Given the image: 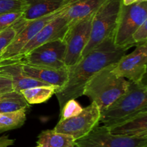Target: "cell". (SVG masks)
Instances as JSON below:
<instances>
[{
	"instance_id": "6da1fadb",
	"label": "cell",
	"mask_w": 147,
	"mask_h": 147,
	"mask_svg": "<svg viewBox=\"0 0 147 147\" xmlns=\"http://www.w3.org/2000/svg\"><path fill=\"white\" fill-rule=\"evenodd\" d=\"M127 50L126 48L115 45L112 35L82 56L76 64L67 67V81L55 93L60 108L67 101L81 97L89 79L108 65L119 61Z\"/></svg>"
},
{
	"instance_id": "7a4b0ae2",
	"label": "cell",
	"mask_w": 147,
	"mask_h": 147,
	"mask_svg": "<svg viewBox=\"0 0 147 147\" xmlns=\"http://www.w3.org/2000/svg\"><path fill=\"white\" fill-rule=\"evenodd\" d=\"M116 63L108 65L93 75L83 89V95L95 102L100 111L107 108L124 94L130 83L129 81L113 73V69Z\"/></svg>"
},
{
	"instance_id": "3957f363",
	"label": "cell",
	"mask_w": 147,
	"mask_h": 147,
	"mask_svg": "<svg viewBox=\"0 0 147 147\" xmlns=\"http://www.w3.org/2000/svg\"><path fill=\"white\" fill-rule=\"evenodd\" d=\"M147 110V86L143 82H130L127 90L111 105L100 111V122L110 127L129 117Z\"/></svg>"
},
{
	"instance_id": "277c9868",
	"label": "cell",
	"mask_w": 147,
	"mask_h": 147,
	"mask_svg": "<svg viewBox=\"0 0 147 147\" xmlns=\"http://www.w3.org/2000/svg\"><path fill=\"white\" fill-rule=\"evenodd\" d=\"M121 6V0H108L95 12L88 43L83 50L81 57L113 35Z\"/></svg>"
},
{
	"instance_id": "5b68a950",
	"label": "cell",
	"mask_w": 147,
	"mask_h": 147,
	"mask_svg": "<svg viewBox=\"0 0 147 147\" xmlns=\"http://www.w3.org/2000/svg\"><path fill=\"white\" fill-rule=\"evenodd\" d=\"M147 20V1L136 2L129 6L122 4L117 24L113 32L116 46L129 50L135 46L132 35L136 29Z\"/></svg>"
},
{
	"instance_id": "8992f818",
	"label": "cell",
	"mask_w": 147,
	"mask_h": 147,
	"mask_svg": "<svg viewBox=\"0 0 147 147\" xmlns=\"http://www.w3.org/2000/svg\"><path fill=\"white\" fill-rule=\"evenodd\" d=\"M147 137L113 134L104 125L95 127L87 135L75 141V147H146Z\"/></svg>"
},
{
	"instance_id": "52a82bcc",
	"label": "cell",
	"mask_w": 147,
	"mask_h": 147,
	"mask_svg": "<svg viewBox=\"0 0 147 147\" xmlns=\"http://www.w3.org/2000/svg\"><path fill=\"white\" fill-rule=\"evenodd\" d=\"M94 14L76 20L69 25L63 38L66 45L65 63L67 67L76 64L81 58L82 53L88 43Z\"/></svg>"
},
{
	"instance_id": "ba28073f",
	"label": "cell",
	"mask_w": 147,
	"mask_h": 147,
	"mask_svg": "<svg viewBox=\"0 0 147 147\" xmlns=\"http://www.w3.org/2000/svg\"><path fill=\"white\" fill-rule=\"evenodd\" d=\"M100 110L95 102L83 108L78 115L65 120H60L54 131L58 133L70 135L76 140L87 135L91 130L98 125Z\"/></svg>"
},
{
	"instance_id": "9c48e42d",
	"label": "cell",
	"mask_w": 147,
	"mask_h": 147,
	"mask_svg": "<svg viewBox=\"0 0 147 147\" xmlns=\"http://www.w3.org/2000/svg\"><path fill=\"white\" fill-rule=\"evenodd\" d=\"M66 45L63 39H57L35 48L20 60L27 64L41 67L62 69L65 63Z\"/></svg>"
},
{
	"instance_id": "30bf717a",
	"label": "cell",
	"mask_w": 147,
	"mask_h": 147,
	"mask_svg": "<svg viewBox=\"0 0 147 147\" xmlns=\"http://www.w3.org/2000/svg\"><path fill=\"white\" fill-rule=\"evenodd\" d=\"M69 3V4H70ZM67 4L65 7L51 14L42 16L35 20L25 21L22 18V28L16 34L15 37L12 41L9 44L5 50L0 55V61L11 59L17 56L23 47L34 37L45 26L48 24L55 17L63 12L69 5Z\"/></svg>"
},
{
	"instance_id": "8fae6325",
	"label": "cell",
	"mask_w": 147,
	"mask_h": 147,
	"mask_svg": "<svg viewBox=\"0 0 147 147\" xmlns=\"http://www.w3.org/2000/svg\"><path fill=\"white\" fill-rule=\"evenodd\" d=\"M147 43L136 46L129 54H125L115 64L113 71L116 76L128 79L129 82L140 83L146 74Z\"/></svg>"
},
{
	"instance_id": "7c38bea8",
	"label": "cell",
	"mask_w": 147,
	"mask_h": 147,
	"mask_svg": "<svg viewBox=\"0 0 147 147\" xmlns=\"http://www.w3.org/2000/svg\"><path fill=\"white\" fill-rule=\"evenodd\" d=\"M65 10L57 17H55L53 20H51L48 24H46L22 48L17 56L11 59L20 60L29 52L44 43L57 39L64 38L66 32L70 25V22L64 14Z\"/></svg>"
},
{
	"instance_id": "4fadbf2b",
	"label": "cell",
	"mask_w": 147,
	"mask_h": 147,
	"mask_svg": "<svg viewBox=\"0 0 147 147\" xmlns=\"http://www.w3.org/2000/svg\"><path fill=\"white\" fill-rule=\"evenodd\" d=\"M0 75L9 78L12 82L14 90L18 92L34 86L49 85L26 76L22 69L20 60L18 59L0 61Z\"/></svg>"
},
{
	"instance_id": "5bb4252c",
	"label": "cell",
	"mask_w": 147,
	"mask_h": 147,
	"mask_svg": "<svg viewBox=\"0 0 147 147\" xmlns=\"http://www.w3.org/2000/svg\"><path fill=\"white\" fill-rule=\"evenodd\" d=\"M22 69L26 76L49 85L61 88L65 84L68 76L67 67L62 69L41 67L24 63L20 60ZM58 88V89H59Z\"/></svg>"
},
{
	"instance_id": "9a60e30c",
	"label": "cell",
	"mask_w": 147,
	"mask_h": 147,
	"mask_svg": "<svg viewBox=\"0 0 147 147\" xmlns=\"http://www.w3.org/2000/svg\"><path fill=\"white\" fill-rule=\"evenodd\" d=\"M108 128L113 134L130 137H147V110L129 117Z\"/></svg>"
},
{
	"instance_id": "2e32d148",
	"label": "cell",
	"mask_w": 147,
	"mask_h": 147,
	"mask_svg": "<svg viewBox=\"0 0 147 147\" xmlns=\"http://www.w3.org/2000/svg\"><path fill=\"white\" fill-rule=\"evenodd\" d=\"M71 0H24L27 8L22 18L25 21L55 12L65 7Z\"/></svg>"
},
{
	"instance_id": "e0dca14e",
	"label": "cell",
	"mask_w": 147,
	"mask_h": 147,
	"mask_svg": "<svg viewBox=\"0 0 147 147\" xmlns=\"http://www.w3.org/2000/svg\"><path fill=\"white\" fill-rule=\"evenodd\" d=\"M108 0H71L65 10V15L69 22L83 18L96 12Z\"/></svg>"
},
{
	"instance_id": "ac0fdd59",
	"label": "cell",
	"mask_w": 147,
	"mask_h": 147,
	"mask_svg": "<svg viewBox=\"0 0 147 147\" xmlns=\"http://www.w3.org/2000/svg\"><path fill=\"white\" fill-rule=\"evenodd\" d=\"M37 144L40 147H75V139L54 130H45L39 134Z\"/></svg>"
},
{
	"instance_id": "d6986e66",
	"label": "cell",
	"mask_w": 147,
	"mask_h": 147,
	"mask_svg": "<svg viewBox=\"0 0 147 147\" xmlns=\"http://www.w3.org/2000/svg\"><path fill=\"white\" fill-rule=\"evenodd\" d=\"M58 86L55 85L39 86L20 91L24 99L29 105L41 104L48 100L55 95Z\"/></svg>"
},
{
	"instance_id": "ffe728a7",
	"label": "cell",
	"mask_w": 147,
	"mask_h": 147,
	"mask_svg": "<svg viewBox=\"0 0 147 147\" xmlns=\"http://www.w3.org/2000/svg\"><path fill=\"white\" fill-rule=\"evenodd\" d=\"M27 108L9 112L0 113V133L21 128L27 120Z\"/></svg>"
},
{
	"instance_id": "44dd1931",
	"label": "cell",
	"mask_w": 147,
	"mask_h": 147,
	"mask_svg": "<svg viewBox=\"0 0 147 147\" xmlns=\"http://www.w3.org/2000/svg\"><path fill=\"white\" fill-rule=\"evenodd\" d=\"M24 0H0V14L13 12L25 11Z\"/></svg>"
},
{
	"instance_id": "7402d4cb",
	"label": "cell",
	"mask_w": 147,
	"mask_h": 147,
	"mask_svg": "<svg viewBox=\"0 0 147 147\" xmlns=\"http://www.w3.org/2000/svg\"><path fill=\"white\" fill-rule=\"evenodd\" d=\"M23 108H29V104L26 102L24 97L6 99L0 102V113L13 112Z\"/></svg>"
},
{
	"instance_id": "603a6c76",
	"label": "cell",
	"mask_w": 147,
	"mask_h": 147,
	"mask_svg": "<svg viewBox=\"0 0 147 147\" xmlns=\"http://www.w3.org/2000/svg\"><path fill=\"white\" fill-rule=\"evenodd\" d=\"M83 108L76 100L70 99L67 101L61 108V118L60 120L67 119L78 115L83 111Z\"/></svg>"
},
{
	"instance_id": "cb8c5ba5",
	"label": "cell",
	"mask_w": 147,
	"mask_h": 147,
	"mask_svg": "<svg viewBox=\"0 0 147 147\" xmlns=\"http://www.w3.org/2000/svg\"><path fill=\"white\" fill-rule=\"evenodd\" d=\"M23 12H13L0 14V32L11 27L22 18Z\"/></svg>"
},
{
	"instance_id": "d4e9b609",
	"label": "cell",
	"mask_w": 147,
	"mask_h": 147,
	"mask_svg": "<svg viewBox=\"0 0 147 147\" xmlns=\"http://www.w3.org/2000/svg\"><path fill=\"white\" fill-rule=\"evenodd\" d=\"M16 34L17 31L12 26L0 32V55L12 41Z\"/></svg>"
},
{
	"instance_id": "484cf974",
	"label": "cell",
	"mask_w": 147,
	"mask_h": 147,
	"mask_svg": "<svg viewBox=\"0 0 147 147\" xmlns=\"http://www.w3.org/2000/svg\"><path fill=\"white\" fill-rule=\"evenodd\" d=\"M132 41L135 46L147 43V20L139 26L132 35Z\"/></svg>"
},
{
	"instance_id": "4316f807",
	"label": "cell",
	"mask_w": 147,
	"mask_h": 147,
	"mask_svg": "<svg viewBox=\"0 0 147 147\" xmlns=\"http://www.w3.org/2000/svg\"><path fill=\"white\" fill-rule=\"evenodd\" d=\"M12 82L7 76L0 75V95L14 92Z\"/></svg>"
},
{
	"instance_id": "83f0119b",
	"label": "cell",
	"mask_w": 147,
	"mask_h": 147,
	"mask_svg": "<svg viewBox=\"0 0 147 147\" xmlns=\"http://www.w3.org/2000/svg\"><path fill=\"white\" fill-rule=\"evenodd\" d=\"M23 97L22 95H21L20 92H8V93L2 94V95H0V102L3 100H6V99H19V98Z\"/></svg>"
},
{
	"instance_id": "f1b7e54d",
	"label": "cell",
	"mask_w": 147,
	"mask_h": 147,
	"mask_svg": "<svg viewBox=\"0 0 147 147\" xmlns=\"http://www.w3.org/2000/svg\"><path fill=\"white\" fill-rule=\"evenodd\" d=\"M14 144V139L9 138V135L0 137V147H8Z\"/></svg>"
},
{
	"instance_id": "f546056e",
	"label": "cell",
	"mask_w": 147,
	"mask_h": 147,
	"mask_svg": "<svg viewBox=\"0 0 147 147\" xmlns=\"http://www.w3.org/2000/svg\"><path fill=\"white\" fill-rule=\"evenodd\" d=\"M121 1L122 4H123V6H129L137 2L136 0H121Z\"/></svg>"
},
{
	"instance_id": "4dcf8cb0",
	"label": "cell",
	"mask_w": 147,
	"mask_h": 147,
	"mask_svg": "<svg viewBox=\"0 0 147 147\" xmlns=\"http://www.w3.org/2000/svg\"><path fill=\"white\" fill-rule=\"evenodd\" d=\"M137 2H144V1H147V0H136Z\"/></svg>"
},
{
	"instance_id": "1f68e13d",
	"label": "cell",
	"mask_w": 147,
	"mask_h": 147,
	"mask_svg": "<svg viewBox=\"0 0 147 147\" xmlns=\"http://www.w3.org/2000/svg\"><path fill=\"white\" fill-rule=\"evenodd\" d=\"M35 147H40V146H35Z\"/></svg>"
}]
</instances>
